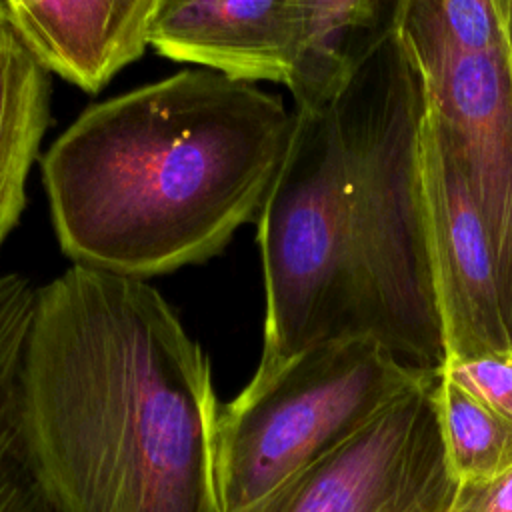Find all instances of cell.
<instances>
[{"label":"cell","instance_id":"16","mask_svg":"<svg viewBox=\"0 0 512 512\" xmlns=\"http://www.w3.org/2000/svg\"><path fill=\"white\" fill-rule=\"evenodd\" d=\"M446 512H512V468L490 480L458 484Z\"/></svg>","mask_w":512,"mask_h":512},{"label":"cell","instance_id":"2","mask_svg":"<svg viewBox=\"0 0 512 512\" xmlns=\"http://www.w3.org/2000/svg\"><path fill=\"white\" fill-rule=\"evenodd\" d=\"M290 132L278 96L206 68L86 108L40 160L62 252L144 280L206 262L258 218Z\"/></svg>","mask_w":512,"mask_h":512},{"label":"cell","instance_id":"4","mask_svg":"<svg viewBox=\"0 0 512 512\" xmlns=\"http://www.w3.org/2000/svg\"><path fill=\"white\" fill-rule=\"evenodd\" d=\"M266 312L254 374L358 330L346 164L332 104L294 108L290 140L256 218Z\"/></svg>","mask_w":512,"mask_h":512},{"label":"cell","instance_id":"14","mask_svg":"<svg viewBox=\"0 0 512 512\" xmlns=\"http://www.w3.org/2000/svg\"><path fill=\"white\" fill-rule=\"evenodd\" d=\"M434 402L446 462L458 484L490 480L512 468L510 420L442 374Z\"/></svg>","mask_w":512,"mask_h":512},{"label":"cell","instance_id":"8","mask_svg":"<svg viewBox=\"0 0 512 512\" xmlns=\"http://www.w3.org/2000/svg\"><path fill=\"white\" fill-rule=\"evenodd\" d=\"M418 170L426 254L446 360L512 354L498 266L464 160L428 106L418 138Z\"/></svg>","mask_w":512,"mask_h":512},{"label":"cell","instance_id":"1","mask_svg":"<svg viewBox=\"0 0 512 512\" xmlns=\"http://www.w3.org/2000/svg\"><path fill=\"white\" fill-rule=\"evenodd\" d=\"M18 396L54 512H224L210 360L144 278L72 264L36 288Z\"/></svg>","mask_w":512,"mask_h":512},{"label":"cell","instance_id":"9","mask_svg":"<svg viewBox=\"0 0 512 512\" xmlns=\"http://www.w3.org/2000/svg\"><path fill=\"white\" fill-rule=\"evenodd\" d=\"M148 46L240 82L296 84L310 50L304 0H160Z\"/></svg>","mask_w":512,"mask_h":512},{"label":"cell","instance_id":"17","mask_svg":"<svg viewBox=\"0 0 512 512\" xmlns=\"http://www.w3.org/2000/svg\"><path fill=\"white\" fill-rule=\"evenodd\" d=\"M496 2V8L504 20V26L510 34V40H512V0H494Z\"/></svg>","mask_w":512,"mask_h":512},{"label":"cell","instance_id":"10","mask_svg":"<svg viewBox=\"0 0 512 512\" xmlns=\"http://www.w3.org/2000/svg\"><path fill=\"white\" fill-rule=\"evenodd\" d=\"M160 0H0V16L48 70L104 88L148 46Z\"/></svg>","mask_w":512,"mask_h":512},{"label":"cell","instance_id":"6","mask_svg":"<svg viewBox=\"0 0 512 512\" xmlns=\"http://www.w3.org/2000/svg\"><path fill=\"white\" fill-rule=\"evenodd\" d=\"M396 36L420 72L428 110L464 160L512 330V44H458L420 0L404 2Z\"/></svg>","mask_w":512,"mask_h":512},{"label":"cell","instance_id":"12","mask_svg":"<svg viewBox=\"0 0 512 512\" xmlns=\"http://www.w3.org/2000/svg\"><path fill=\"white\" fill-rule=\"evenodd\" d=\"M406 0H304L310 20L306 64L290 88L298 108L336 100L352 72L396 32Z\"/></svg>","mask_w":512,"mask_h":512},{"label":"cell","instance_id":"3","mask_svg":"<svg viewBox=\"0 0 512 512\" xmlns=\"http://www.w3.org/2000/svg\"><path fill=\"white\" fill-rule=\"evenodd\" d=\"M332 108L346 164L358 330L412 368L440 372L446 354L418 170L426 94L396 32L352 72Z\"/></svg>","mask_w":512,"mask_h":512},{"label":"cell","instance_id":"13","mask_svg":"<svg viewBox=\"0 0 512 512\" xmlns=\"http://www.w3.org/2000/svg\"><path fill=\"white\" fill-rule=\"evenodd\" d=\"M36 288L22 274L0 276V512H54L20 428V366Z\"/></svg>","mask_w":512,"mask_h":512},{"label":"cell","instance_id":"11","mask_svg":"<svg viewBox=\"0 0 512 512\" xmlns=\"http://www.w3.org/2000/svg\"><path fill=\"white\" fill-rule=\"evenodd\" d=\"M50 118V72L0 16V248L26 206Z\"/></svg>","mask_w":512,"mask_h":512},{"label":"cell","instance_id":"7","mask_svg":"<svg viewBox=\"0 0 512 512\" xmlns=\"http://www.w3.org/2000/svg\"><path fill=\"white\" fill-rule=\"evenodd\" d=\"M428 374L246 512H446L450 474Z\"/></svg>","mask_w":512,"mask_h":512},{"label":"cell","instance_id":"15","mask_svg":"<svg viewBox=\"0 0 512 512\" xmlns=\"http://www.w3.org/2000/svg\"><path fill=\"white\" fill-rule=\"evenodd\" d=\"M440 374L512 422V354L446 360Z\"/></svg>","mask_w":512,"mask_h":512},{"label":"cell","instance_id":"5","mask_svg":"<svg viewBox=\"0 0 512 512\" xmlns=\"http://www.w3.org/2000/svg\"><path fill=\"white\" fill-rule=\"evenodd\" d=\"M434 374L370 336L316 344L254 374L218 416L224 512H246L356 434L398 394Z\"/></svg>","mask_w":512,"mask_h":512}]
</instances>
